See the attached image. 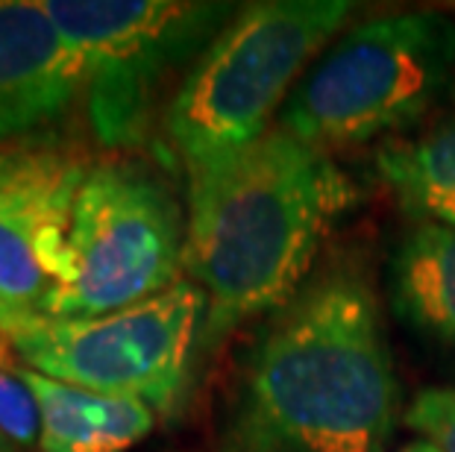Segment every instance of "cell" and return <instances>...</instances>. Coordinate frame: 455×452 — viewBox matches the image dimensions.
Wrapping results in <instances>:
<instances>
[{
	"instance_id": "6da1fadb",
	"label": "cell",
	"mask_w": 455,
	"mask_h": 452,
	"mask_svg": "<svg viewBox=\"0 0 455 452\" xmlns=\"http://www.w3.org/2000/svg\"><path fill=\"white\" fill-rule=\"evenodd\" d=\"M400 382L358 256H332L241 361L215 452H385Z\"/></svg>"
},
{
	"instance_id": "7a4b0ae2",
	"label": "cell",
	"mask_w": 455,
	"mask_h": 452,
	"mask_svg": "<svg viewBox=\"0 0 455 452\" xmlns=\"http://www.w3.org/2000/svg\"><path fill=\"white\" fill-rule=\"evenodd\" d=\"M355 203V182L335 159L283 130L191 179L182 274L206 294L203 347L283 309Z\"/></svg>"
},
{
	"instance_id": "3957f363",
	"label": "cell",
	"mask_w": 455,
	"mask_h": 452,
	"mask_svg": "<svg viewBox=\"0 0 455 452\" xmlns=\"http://www.w3.org/2000/svg\"><path fill=\"white\" fill-rule=\"evenodd\" d=\"M353 9L350 0H259L229 18L164 115V136L188 182L267 136V121Z\"/></svg>"
},
{
	"instance_id": "277c9868",
	"label": "cell",
	"mask_w": 455,
	"mask_h": 452,
	"mask_svg": "<svg viewBox=\"0 0 455 452\" xmlns=\"http://www.w3.org/2000/svg\"><path fill=\"white\" fill-rule=\"evenodd\" d=\"M452 80L450 15H382L353 27L303 74L276 130L323 153L353 147L418 123Z\"/></svg>"
},
{
	"instance_id": "5b68a950",
	"label": "cell",
	"mask_w": 455,
	"mask_h": 452,
	"mask_svg": "<svg viewBox=\"0 0 455 452\" xmlns=\"http://www.w3.org/2000/svg\"><path fill=\"white\" fill-rule=\"evenodd\" d=\"M186 226L171 186L144 162L92 165L71 215L68 271L47 317H103L168 291L182 279Z\"/></svg>"
},
{
	"instance_id": "8992f818",
	"label": "cell",
	"mask_w": 455,
	"mask_h": 452,
	"mask_svg": "<svg viewBox=\"0 0 455 452\" xmlns=\"http://www.w3.org/2000/svg\"><path fill=\"white\" fill-rule=\"evenodd\" d=\"M80 59L89 121L100 144L139 147L171 71L209 47L232 4L203 0H42Z\"/></svg>"
},
{
	"instance_id": "52a82bcc",
	"label": "cell",
	"mask_w": 455,
	"mask_h": 452,
	"mask_svg": "<svg viewBox=\"0 0 455 452\" xmlns=\"http://www.w3.org/2000/svg\"><path fill=\"white\" fill-rule=\"evenodd\" d=\"M203 323L206 294L182 276L168 291L121 312L80 321L42 317L6 338L27 368L42 377L139 397L156 415H173L186 393Z\"/></svg>"
},
{
	"instance_id": "ba28073f",
	"label": "cell",
	"mask_w": 455,
	"mask_h": 452,
	"mask_svg": "<svg viewBox=\"0 0 455 452\" xmlns=\"http://www.w3.org/2000/svg\"><path fill=\"white\" fill-rule=\"evenodd\" d=\"M89 162L53 144L0 150V332L47 317L68 271V235Z\"/></svg>"
},
{
	"instance_id": "9c48e42d",
	"label": "cell",
	"mask_w": 455,
	"mask_h": 452,
	"mask_svg": "<svg viewBox=\"0 0 455 452\" xmlns=\"http://www.w3.org/2000/svg\"><path fill=\"white\" fill-rule=\"evenodd\" d=\"M80 94V59L42 0H0V141L51 127Z\"/></svg>"
},
{
	"instance_id": "30bf717a",
	"label": "cell",
	"mask_w": 455,
	"mask_h": 452,
	"mask_svg": "<svg viewBox=\"0 0 455 452\" xmlns=\"http://www.w3.org/2000/svg\"><path fill=\"white\" fill-rule=\"evenodd\" d=\"M42 415V452H127L156 429V408L139 397H115L18 368Z\"/></svg>"
},
{
	"instance_id": "8fae6325",
	"label": "cell",
	"mask_w": 455,
	"mask_h": 452,
	"mask_svg": "<svg viewBox=\"0 0 455 452\" xmlns=\"http://www.w3.org/2000/svg\"><path fill=\"white\" fill-rule=\"evenodd\" d=\"M391 305L420 338L455 350V226L418 224L391 258Z\"/></svg>"
},
{
	"instance_id": "7c38bea8",
	"label": "cell",
	"mask_w": 455,
	"mask_h": 452,
	"mask_svg": "<svg viewBox=\"0 0 455 452\" xmlns=\"http://www.w3.org/2000/svg\"><path fill=\"white\" fill-rule=\"evenodd\" d=\"M376 170L418 224L455 226V121L418 139L385 144Z\"/></svg>"
},
{
	"instance_id": "4fadbf2b",
	"label": "cell",
	"mask_w": 455,
	"mask_h": 452,
	"mask_svg": "<svg viewBox=\"0 0 455 452\" xmlns=\"http://www.w3.org/2000/svg\"><path fill=\"white\" fill-rule=\"evenodd\" d=\"M0 435L21 452L38 447L42 438L38 402L18 368H0Z\"/></svg>"
},
{
	"instance_id": "5bb4252c",
	"label": "cell",
	"mask_w": 455,
	"mask_h": 452,
	"mask_svg": "<svg viewBox=\"0 0 455 452\" xmlns=\"http://www.w3.org/2000/svg\"><path fill=\"white\" fill-rule=\"evenodd\" d=\"M403 423L441 452H455V388L420 391Z\"/></svg>"
},
{
	"instance_id": "9a60e30c",
	"label": "cell",
	"mask_w": 455,
	"mask_h": 452,
	"mask_svg": "<svg viewBox=\"0 0 455 452\" xmlns=\"http://www.w3.org/2000/svg\"><path fill=\"white\" fill-rule=\"evenodd\" d=\"M396 452H441L438 447H432L429 440H423V438H418V440H411V444H405V447H400Z\"/></svg>"
},
{
	"instance_id": "2e32d148",
	"label": "cell",
	"mask_w": 455,
	"mask_h": 452,
	"mask_svg": "<svg viewBox=\"0 0 455 452\" xmlns=\"http://www.w3.org/2000/svg\"><path fill=\"white\" fill-rule=\"evenodd\" d=\"M9 353H12V344L4 332H0V368H9Z\"/></svg>"
},
{
	"instance_id": "e0dca14e",
	"label": "cell",
	"mask_w": 455,
	"mask_h": 452,
	"mask_svg": "<svg viewBox=\"0 0 455 452\" xmlns=\"http://www.w3.org/2000/svg\"><path fill=\"white\" fill-rule=\"evenodd\" d=\"M0 452H21V449H18L12 440H6L4 435H0Z\"/></svg>"
}]
</instances>
